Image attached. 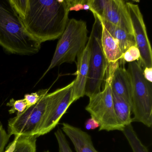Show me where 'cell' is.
<instances>
[{"instance_id":"1","label":"cell","mask_w":152,"mask_h":152,"mask_svg":"<svg viewBox=\"0 0 152 152\" xmlns=\"http://www.w3.org/2000/svg\"><path fill=\"white\" fill-rule=\"evenodd\" d=\"M27 32L41 44L59 39L67 25L66 0H9Z\"/></svg>"},{"instance_id":"2","label":"cell","mask_w":152,"mask_h":152,"mask_svg":"<svg viewBox=\"0 0 152 152\" xmlns=\"http://www.w3.org/2000/svg\"><path fill=\"white\" fill-rule=\"evenodd\" d=\"M0 46L21 56L34 55L41 49V44L27 32L9 0H0Z\"/></svg>"},{"instance_id":"3","label":"cell","mask_w":152,"mask_h":152,"mask_svg":"<svg viewBox=\"0 0 152 152\" xmlns=\"http://www.w3.org/2000/svg\"><path fill=\"white\" fill-rule=\"evenodd\" d=\"M88 32L85 21L74 18L69 19L58 40L50 64L39 82L56 66L64 63L72 64L75 62L78 55L87 45L89 39Z\"/></svg>"},{"instance_id":"4","label":"cell","mask_w":152,"mask_h":152,"mask_svg":"<svg viewBox=\"0 0 152 152\" xmlns=\"http://www.w3.org/2000/svg\"><path fill=\"white\" fill-rule=\"evenodd\" d=\"M138 61L129 63L127 70L131 79L132 122L141 123L148 128L152 125V85L143 75Z\"/></svg>"},{"instance_id":"5","label":"cell","mask_w":152,"mask_h":152,"mask_svg":"<svg viewBox=\"0 0 152 152\" xmlns=\"http://www.w3.org/2000/svg\"><path fill=\"white\" fill-rule=\"evenodd\" d=\"M119 62L108 64L103 90L89 98V102L85 107L91 117L99 124V131H122L124 128L118 124L116 119L111 86L113 73Z\"/></svg>"},{"instance_id":"6","label":"cell","mask_w":152,"mask_h":152,"mask_svg":"<svg viewBox=\"0 0 152 152\" xmlns=\"http://www.w3.org/2000/svg\"><path fill=\"white\" fill-rule=\"evenodd\" d=\"M93 16L95 21L88 41L90 47L91 56L85 90V95L89 98L101 91L108 64L101 45V22L96 15Z\"/></svg>"},{"instance_id":"7","label":"cell","mask_w":152,"mask_h":152,"mask_svg":"<svg viewBox=\"0 0 152 152\" xmlns=\"http://www.w3.org/2000/svg\"><path fill=\"white\" fill-rule=\"evenodd\" d=\"M49 91H46L35 104L27 107L23 113L8 121V134L19 136H36L48 109Z\"/></svg>"},{"instance_id":"8","label":"cell","mask_w":152,"mask_h":152,"mask_svg":"<svg viewBox=\"0 0 152 152\" xmlns=\"http://www.w3.org/2000/svg\"><path fill=\"white\" fill-rule=\"evenodd\" d=\"M74 81L63 88L49 93L48 109L36 137L49 133L58 124L72 103V87Z\"/></svg>"},{"instance_id":"9","label":"cell","mask_w":152,"mask_h":152,"mask_svg":"<svg viewBox=\"0 0 152 152\" xmlns=\"http://www.w3.org/2000/svg\"><path fill=\"white\" fill-rule=\"evenodd\" d=\"M126 4L131 20L135 42L140 52L138 61L144 68L152 67V48L143 15L138 5L130 2H126Z\"/></svg>"},{"instance_id":"10","label":"cell","mask_w":152,"mask_h":152,"mask_svg":"<svg viewBox=\"0 0 152 152\" xmlns=\"http://www.w3.org/2000/svg\"><path fill=\"white\" fill-rule=\"evenodd\" d=\"M98 17L101 20L122 28L133 35L130 17L126 2L123 0H105L103 12Z\"/></svg>"},{"instance_id":"11","label":"cell","mask_w":152,"mask_h":152,"mask_svg":"<svg viewBox=\"0 0 152 152\" xmlns=\"http://www.w3.org/2000/svg\"><path fill=\"white\" fill-rule=\"evenodd\" d=\"M90 56V47L88 42L85 48L77 57L76 78L74 80L72 93V99L73 102L85 96Z\"/></svg>"},{"instance_id":"12","label":"cell","mask_w":152,"mask_h":152,"mask_svg":"<svg viewBox=\"0 0 152 152\" xmlns=\"http://www.w3.org/2000/svg\"><path fill=\"white\" fill-rule=\"evenodd\" d=\"M120 61L113 73L111 82L112 91L122 98L132 107L131 79L127 69L121 65Z\"/></svg>"},{"instance_id":"13","label":"cell","mask_w":152,"mask_h":152,"mask_svg":"<svg viewBox=\"0 0 152 152\" xmlns=\"http://www.w3.org/2000/svg\"><path fill=\"white\" fill-rule=\"evenodd\" d=\"M62 129L71 140L76 152H99L93 145L91 137L87 132L66 123L62 124Z\"/></svg>"},{"instance_id":"14","label":"cell","mask_w":152,"mask_h":152,"mask_svg":"<svg viewBox=\"0 0 152 152\" xmlns=\"http://www.w3.org/2000/svg\"><path fill=\"white\" fill-rule=\"evenodd\" d=\"M101 23L102 25L101 45L107 61L108 64L119 62L122 59L123 54L116 41L108 32L102 22Z\"/></svg>"},{"instance_id":"15","label":"cell","mask_w":152,"mask_h":152,"mask_svg":"<svg viewBox=\"0 0 152 152\" xmlns=\"http://www.w3.org/2000/svg\"><path fill=\"white\" fill-rule=\"evenodd\" d=\"M100 20L108 32L116 41L123 54L132 46L136 45L135 39L132 34L118 26L101 19Z\"/></svg>"},{"instance_id":"16","label":"cell","mask_w":152,"mask_h":152,"mask_svg":"<svg viewBox=\"0 0 152 152\" xmlns=\"http://www.w3.org/2000/svg\"><path fill=\"white\" fill-rule=\"evenodd\" d=\"M114 109L118 124L124 128L125 126L131 124L132 107L122 98L113 92Z\"/></svg>"},{"instance_id":"17","label":"cell","mask_w":152,"mask_h":152,"mask_svg":"<svg viewBox=\"0 0 152 152\" xmlns=\"http://www.w3.org/2000/svg\"><path fill=\"white\" fill-rule=\"evenodd\" d=\"M36 136L15 137L6 152H36Z\"/></svg>"},{"instance_id":"18","label":"cell","mask_w":152,"mask_h":152,"mask_svg":"<svg viewBox=\"0 0 152 152\" xmlns=\"http://www.w3.org/2000/svg\"><path fill=\"white\" fill-rule=\"evenodd\" d=\"M122 132L128 140L133 152H149L147 148L140 140L132 124L125 126Z\"/></svg>"},{"instance_id":"19","label":"cell","mask_w":152,"mask_h":152,"mask_svg":"<svg viewBox=\"0 0 152 152\" xmlns=\"http://www.w3.org/2000/svg\"><path fill=\"white\" fill-rule=\"evenodd\" d=\"M66 1L69 12L90 10L89 0H66Z\"/></svg>"},{"instance_id":"20","label":"cell","mask_w":152,"mask_h":152,"mask_svg":"<svg viewBox=\"0 0 152 152\" xmlns=\"http://www.w3.org/2000/svg\"><path fill=\"white\" fill-rule=\"evenodd\" d=\"M55 134L58 143L59 152H73L63 131L58 129Z\"/></svg>"},{"instance_id":"21","label":"cell","mask_w":152,"mask_h":152,"mask_svg":"<svg viewBox=\"0 0 152 152\" xmlns=\"http://www.w3.org/2000/svg\"><path fill=\"white\" fill-rule=\"evenodd\" d=\"M140 52L137 45L132 46L123 54L122 60L124 61L132 63L138 61L140 58Z\"/></svg>"},{"instance_id":"22","label":"cell","mask_w":152,"mask_h":152,"mask_svg":"<svg viewBox=\"0 0 152 152\" xmlns=\"http://www.w3.org/2000/svg\"><path fill=\"white\" fill-rule=\"evenodd\" d=\"M7 106L11 107V108L9 110L10 114L14 113L17 111L18 113H23L27 108V104L25 99H21L15 100L14 99H11L7 104Z\"/></svg>"},{"instance_id":"23","label":"cell","mask_w":152,"mask_h":152,"mask_svg":"<svg viewBox=\"0 0 152 152\" xmlns=\"http://www.w3.org/2000/svg\"><path fill=\"white\" fill-rule=\"evenodd\" d=\"M48 89H46L40 90L38 92L32 93L31 94H26L24 96V99L27 104V107H30L35 104L39 100L42 96Z\"/></svg>"},{"instance_id":"24","label":"cell","mask_w":152,"mask_h":152,"mask_svg":"<svg viewBox=\"0 0 152 152\" xmlns=\"http://www.w3.org/2000/svg\"><path fill=\"white\" fill-rule=\"evenodd\" d=\"M10 135L8 134L0 123V152H3L4 148L9 140Z\"/></svg>"},{"instance_id":"25","label":"cell","mask_w":152,"mask_h":152,"mask_svg":"<svg viewBox=\"0 0 152 152\" xmlns=\"http://www.w3.org/2000/svg\"><path fill=\"white\" fill-rule=\"evenodd\" d=\"M98 127H99V124L93 117L89 118L85 122V128L88 130L95 129Z\"/></svg>"},{"instance_id":"26","label":"cell","mask_w":152,"mask_h":152,"mask_svg":"<svg viewBox=\"0 0 152 152\" xmlns=\"http://www.w3.org/2000/svg\"><path fill=\"white\" fill-rule=\"evenodd\" d=\"M144 78L149 82L152 83V67H145L143 70Z\"/></svg>"},{"instance_id":"27","label":"cell","mask_w":152,"mask_h":152,"mask_svg":"<svg viewBox=\"0 0 152 152\" xmlns=\"http://www.w3.org/2000/svg\"><path fill=\"white\" fill-rule=\"evenodd\" d=\"M49 152V151H46V152Z\"/></svg>"}]
</instances>
